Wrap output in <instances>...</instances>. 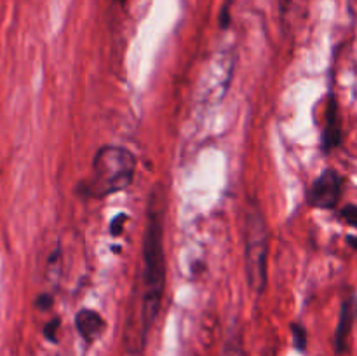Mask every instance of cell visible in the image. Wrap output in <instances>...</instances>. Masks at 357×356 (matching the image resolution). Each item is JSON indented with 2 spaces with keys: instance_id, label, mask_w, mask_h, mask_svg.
Segmentation results:
<instances>
[{
  "instance_id": "cell-1",
  "label": "cell",
  "mask_w": 357,
  "mask_h": 356,
  "mask_svg": "<svg viewBox=\"0 0 357 356\" xmlns=\"http://www.w3.org/2000/svg\"><path fill=\"white\" fill-rule=\"evenodd\" d=\"M164 216L166 194L160 185L150 192L146 223L143 234L142 307H139V349L145 346L150 328L155 323L166 288V253H164Z\"/></svg>"
},
{
  "instance_id": "cell-2",
  "label": "cell",
  "mask_w": 357,
  "mask_h": 356,
  "mask_svg": "<svg viewBox=\"0 0 357 356\" xmlns=\"http://www.w3.org/2000/svg\"><path fill=\"white\" fill-rule=\"evenodd\" d=\"M138 161L126 147L105 145L93 157V168L86 180L79 184V194L89 199H103L121 192L132 184Z\"/></svg>"
},
{
  "instance_id": "cell-3",
  "label": "cell",
  "mask_w": 357,
  "mask_h": 356,
  "mask_svg": "<svg viewBox=\"0 0 357 356\" xmlns=\"http://www.w3.org/2000/svg\"><path fill=\"white\" fill-rule=\"evenodd\" d=\"M244 265L248 286L261 295L268 285V227L260 206L250 205L244 220Z\"/></svg>"
},
{
  "instance_id": "cell-4",
  "label": "cell",
  "mask_w": 357,
  "mask_h": 356,
  "mask_svg": "<svg viewBox=\"0 0 357 356\" xmlns=\"http://www.w3.org/2000/svg\"><path fill=\"white\" fill-rule=\"evenodd\" d=\"M234 75V58L230 52H222L209 61L204 77L197 89V98L202 103H218L223 100Z\"/></svg>"
},
{
  "instance_id": "cell-5",
  "label": "cell",
  "mask_w": 357,
  "mask_h": 356,
  "mask_svg": "<svg viewBox=\"0 0 357 356\" xmlns=\"http://www.w3.org/2000/svg\"><path fill=\"white\" fill-rule=\"evenodd\" d=\"M344 177L333 168L324 170L307 192V202L317 209H335L344 194Z\"/></svg>"
},
{
  "instance_id": "cell-6",
  "label": "cell",
  "mask_w": 357,
  "mask_h": 356,
  "mask_svg": "<svg viewBox=\"0 0 357 356\" xmlns=\"http://www.w3.org/2000/svg\"><path fill=\"white\" fill-rule=\"evenodd\" d=\"M356 320H357V295L356 293H351V295L342 302L340 316H338L337 330H335L333 346H335V353H337L338 356L345 355V353L349 351V339H351Z\"/></svg>"
},
{
  "instance_id": "cell-7",
  "label": "cell",
  "mask_w": 357,
  "mask_h": 356,
  "mask_svg": "<svg viewBox=\"0 0 357 356\" xmlns=\"http://www.w3.org/2000/svg\"><path fill=\"white\" fill-rule=\"evenodd\" d=\"M342 143V117L340 107H338L337 96L330 93L326 103V114H324V126L321 131V150L330 154Z\"/></svg>"
},
{
  "instance_id": "cell-8",
  "label": "cell",
  "mask_w": 357,
  "mask_h": 356,
  "mask_svg": "<svg viewBox=\"0 0 357 356\" xmlns=\"http://www.w3.org/2000/svg\"><path fill=\"white\" fill-rule=\"evenodd\" d=\"M75 328L86 344H93L107 330V321L98 311L84 307L75 314Z\"/></svg>"
},
{
  "instance_id": "cell-9",
  "label": "cell",
  "mask_w": 357,
  "mask_h": 356,
  "mask_svg": "<svg viewBox=\"0 0 357 356\" xmlns=\"http://www.w3.org/2000/svg\"><path fill=\"white\" fill-rule=\"evenodd\" d=\"M222 356H248L241 330H230L222 348Z\"/></svg>"
},
{
  "instance_id": "cell-10",
  "label": "cell",
  "mask_w": 357,
  "mask_h": 356,
  "mask_svg": "<svg viewBox=\"0 0 357 356\" xmlns=\"http://www.w3.org/2000/svg\"><path fill=\"white\" fill-rule=\"evenodd\" d=\"M289 330H291V341L293 348L298 353H305L307 346H309V339H307V330L302 323L295 321V323L289 325Z\"/></svg>"
},
{
  "instance_id": "cell-11",
  "label": "cell",
  "mask_w": 357,
  "mask_h": 356,
  "mask_svg": "<svg viewBox=\"0 0 357 356\" xmlns=\"http://www.w3.org/2000/svg\"><path fill=\"white\" fill-rule=\"evenodd\" d=\"M305 3L307 0H279V9H281V14L284 20L286 17L293 20L296 14L302 13Z\"/></svg>"
},
{
  "instance_id": "cell-12",
  "label": "cell",
  "mask_w": 357,
  "mask_h": 356,
  "mask_svg": "<svg viewBox=\"0 0 357 356\" xmlns=\"http://www.w3.org/2000/svg\"><path fill=\"white\" fill-rule=\"evenodd\" d=\"M59 327H61V320L59 318H52L51 321H47L44 327V337L47 339L49 342H58V332Z\"/></svg>"
},
{
  "instance_id": "cell-13",
  "label": "cell",
  "mask_w": 357,
  "mask_h": 356,
  "mask_svg": "<svg viewBox=\"0 0 357 356\" xmlns=\"http://www.w3.org/2000/svg\"><path fill=\"white\" fill-rule=\"evenodd\" d=\"M340 216L349 223L351 227H356L357 229V206L356 205H347L342 208Z\"/></svg>"
},
{
  "instance_id": "cell-14",
  "label": "cell",
  "mask_w": 357,
  "mask_h": 356,
  "mask_svg": "<svg viewBox=\"0 0 357 356\" xmlns=\"http://www.w3.org/2000/svg\"><path fill=\"white\" fill-rule=\"evenodd\" d=\"M126 222H128V215H124V213H119L117 216H115L114 220H112L110 223V234L112 236H121L122 230H124V225Z\"/></svg>"
},
{
  "instance_id": "cell-15",
  "label": "cell",
  "mask_w": 357,
  "mask_h": 356,
  "mask_svg": "<svg viewBox=\"0 0 357 356\" xmlns=\"http://www.w3.org/2000/svg\"><path fill=\"white\" fill-rule=\"evenodd\" d=\"M52 304H54V297H52V293H40V295L37 297V300H35V306L38 307L40 311H49L52 307Z\"/></svg>"
},
{
  "instance_id": "cell-16",
  "label": "cell",
  "mask_w": 357,
  "mask_h": 356,
  "mask_svg": "<svg viewBox=\"0 0 357 356\" xmlns=\"http://www.w3.org/2000/svg\"><path fill=\"white\" fill-rule=\"evenodd\" d=\"M230 3H232V0H225L222 7V13H220V27H222L223 30L229 28L230 24Z\"/></svg>"
},
{
  "instance_id": "cell-17",
  "label": "cell",
  "mask_w": 357,
  "mask_h": 356,
  "mask_svg": "<svg viewBox=\"0 0 357 356\" xmlns=\"http://www.w3.org/2000/svg\"><path fill=\"white\" fill-rule=\"evenodd\" d=\"M347 243H349V246L354 248V250H357V236H354V234L347 236Z\"/></svg>"
},
{
  "instance_id": "cell-18",
  "label": "cell",
  "mask_w": 357,
  "mask_h": 356,
  "mask_svg": "<svg viewBox=\"0 0 357 356\" xmlns=\"http://www.w3.org/2000/svg\"><path fill=\"white\" fill-rule=\"evenodd\" d=\"M117 2H126V0H117Z\"/></svg>"
}]
</instances>
